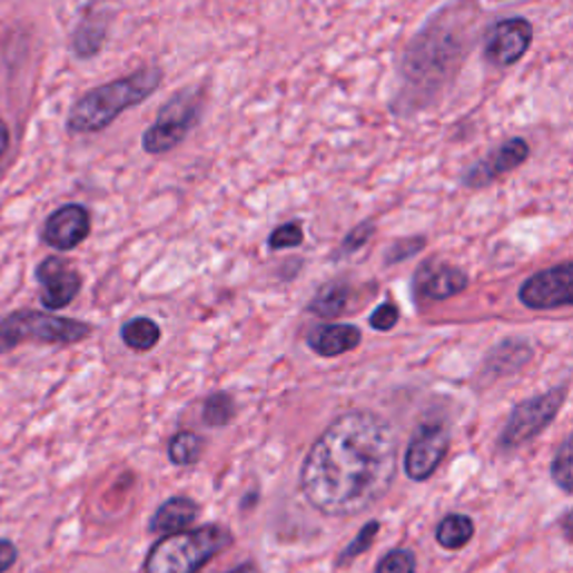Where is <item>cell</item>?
I'll list each match as a JSON object with an SVG mask.
<instances>
[{
    "label": "cell",
    "instance_id": "9a60e30c",
    "mask_svg": "<svg viewBox=\"0 0 573 573\" xmlns=\"http://www.w3.org/2000/svg\"><path fill=\"white\" fill-rule=\"evenodd\" d=\"M360 329L347 323L318 325L307 334V345L323 358H334L352 352L360 343Z\"/></svg>",
    "mask_w": 573,
    "mask_h": 573
},
{
    "label": "cell",
    "instance_id": "484cf974",
    "mask_svg": "<svg viewBox=\"0 0 573 573\" xmlns=\"http://www.w3.org/2000/svg\"><path fill=\"white\" fill-rule=\"evenodd\" d=\"M374 573H417V557L411 549H393L378 560Z\"/></svg>",
    "mask_w": 573,
    "mask_h": 573
},
{
    "label": "cell",
    "instance_id": "8992f818",
    "mask_svg": "<svg viewBox=\"0 0 573 573\" xmlns=\"http://www.w3.org/2000/svg\"><path fill=\"white\" fill-rule=\"evenodd\" d=\"M90 334L92 327L83 320L37 309H19L0 320V354L12 352L23 343L75 345L86 340Z\"/></svg>",
    "mask_w": 573,
    "mask_h": 573
},
{
    "label": "cell",
    "instance_id": "e0dca14e",
    "mask_svg": "<svg viewBox=\"0 0 573 573\" xmlns=\"http://www.w3.org/2000/svg\"><path fill=\"white\" fill-rule=\"evenodd\" d=\"M106 39H108V19L92 14L77 26L70 46L79 59H92L101 52Z\"/></svg>",
    "mask_w": 573,
    "mask_h": 573
},
{
    "label": "cell",
    "instance_id": "d6a6232c",
    "mask_svg": "<svg viewBox=\"0 0 573 573\" xmlns=\"http://www.w3.org/2000/svg\"><path fill=\"white\" fill-rule=\"evenodd\" d=\"M229 573H260V569H258L256 562H245V564H240L238 569L229 571Z\"/></svg>",
    "mask_w": 573,
    "mask_h": 573
},
{
    "label": "cell",
    "instance_id": "4dcf8cb0",
    "mask_svg": "<svg viewBox=\"0 0 573 573\" xmlns=\"http://www.w3.org/2000/svg\"><path fill=\"white\" fill-rule=\"evenodd\" d=\"M19 560V549L10 540H0V573L10 571Z\"/></svg>",
    "mask_w": 573,
    "mask_h": 573
},
{
    "label": "cell",
    "instance_id": "603a6c76",
    "mask_svg": "<svg viewBox=\"0 0 573 573\" xmlns=\"http://www.w3.org/2000/svg\"><path fill=\"white\" fill-rule=\"evenodd\" d=\"M234 417H236V402L229 393H216L205 402L202 419H205L207 426H211V428L218 426L220 428V426L231 424Z\"/></svg>",
    "mask_w": 573,
    "mask_h": 573
},
{
    "label": "cell",
    "instance_id": "5b68a950",
    "mask_svg": "<svg viewBox=\"0 0 573 573\" xmlns=\"http://www.w3.org/2000/svg\"><path fill=\"white\" fill-rule=\"evenodd\" d=\"M205 103H207V92L198 86H188L170 95L161 103L155 121L141 135L144 152L157 157L184 144L190 130L200 124Z\"/></svg>",
    "mask_w": 573,
    "mask_h": 573
},
{
    "label": "cell",
    "instance_id": "7402d4cb",
    "mask_svg": "<svg viewBox=\"0 0 573 573\" xmlns=\"http://www.w3.org/2000/svg\"><path fill=\"white\" fill-rule=\"evenodd\" d=\"M161 338V329L155 320L150 318H132L121 327V340L126 347L135 349V352H148L152 349Z\"/></svg>",
    "mask_w": 573,
    "mask_h": 573
},
{
    "label": "cell",
    "instance_id": "f1b7e54d",
    "mask_svg": "<svg viewBox=\"0 0 573 573\" xmlns=\"http://www.w3.org/2000/svg\"><path fill=\"white\" fill-rule=\"evenodd\" d=\"M426 247V238L417 236V238H402L397 243H393L386 251V265H395V263H404L413 256H417L419 251H424Z\"/></svg>",
    "mask_w": 573,
    "mask_h": 573
},
{
    "label": "cell",
    "instance_id": "2e32d148",
    "mask_svg": "<svg viewBox=\"0 0 573 573\" xmlns=\"http://www.w3.org/2000/svg\"><path fill=\"white\" fill-rule=\"evenodd\" d=\"M200 515V504L196 500H190L186 495H177L166 500L155 515L150 517V533H175V531H184L190 524H194Z\"/></svg>",
    "mask_w": 573,
    "mask_h": 573
},
{
    "label": "cell",
    "instance_id": "83f0119b",
    "mask_svg": "<svg viewBox=\"0 0 573 573\" xmlns=\"http://www.w3.org/2000/svg\"><path fill=\"white\" fill-rule=\"evenodd\" d=\"M374 234H376V225H374L372 220H365V223L356 225V227L345 236V240L340 243L336 256H343V258H345V256H352V254L360 251V249L372 240Z\"/></svg>",
    "mask_w": 573,
    "mask_h": 573
},
{
    "label": "cell",
    "instance_id": "4fadbf2b",
    "mask_svg": "<svg viewBox=\"0 0 573 573\" xmlns=\"http://www.w3.org/2000/svg\"><path fill=\"white\" fill-rule=\"evenodd\" d=\"M92 229L90 211L81 205H66L57 209L43 225V243L57 251L77 249Z\"/></svg>",
    "mask_w": 573,
    "mask_h": 573
},
{
    "label": "cell",
    "instance_id": "f546056e",
    "mask_svg": "<svg viewBox=\"0 0 573 573\" xmlns=\"http://www.w3.org/2000/svg\"><path fill=\"white\" fill-rule=\"evenodd\" d=\"M397 323H399V307L393 300L378 305L369 316V325L378 332H391Z\"/></svg>",
    "mask_w": 573,
    "mask_h": 573
},
{
    "label": "cell",
    "instance_id": "3957f363",
    "mask_svg": "<svg viewBox=\"0 0 573 573\" xmlns=\"http://www.w3.org/2000/svg\"><path fill=\"white\" fill-rule=\"evenodd\" d=\"M164 81L161 68H141L128 77L115 79L88 90L68 115V132L92 135L112 126L126 110L150 99Z\"/></svg>",
    "mask_w": 573,
    "mask_h": 573
},
{
    "label": "cell",
    "instance_id": "277c9868",
    "mask_svg": "<svg viewBox=\"0 0 573 573\" xmlns=\"http://www.w3.org/2000/svg\"><path fill=\"white\" fill-rule=\"evenodd\" d=\"M234 544V533L223 524L166 533L148 551L144 573H200L209 560Z\"/></svg>",
    "mask_w": 573,
    "mask_h": 573
},
{
    "label": "cell",
    "instance_id": "52a82bcc",
    "mask_svg": "<svg viewBox=\"0 0 573 573\" xmlns=\"http://www.w3.org/2000/svg\"><path fill=\"white\" fill-rule=\"evenodd\" d=\"M564 399H566V388H553L544 395H537L517 404L500 435V448L515 451L528 444L555 419Z\"/></svg>",
    "mask_w": 573,
    "mask_h": 573
},
{
    "label": "cell",
    "instance_id": "1f68e13d",
    "mask_svg": "<svg viewBox=\"0 0 573 573\" xmlns=\"http://www.w3.org/2000/svg\"><path fill=\"white\" fill-rule=\"evenodd\" d=\"M8 146H10V128H8V124L3 119H0V157L6 155Z\"/></svg>",
    "mask_w": 573,
    "mask_h": 573
},
{
    "label": "cell",
    "instance_id": "4316f807",
    "mask_svg": "<svg viewBox=\"0 0 573 573\" xmlns=\"http://www.w3.org/2000/svg\"><path fill=\"white\" fill-rule=\"evenodd\" d=\"M305 243V231L300 223H285L280 227H276L267 240L271 251H283V249H296Z\"/></svg>",
    "mask_w": 573,
    "mask_h": 573
},
{
    "label": "cell",
    "instance_id": "ba28073f",
    "mask_svg": "<svg viewBox=\"0 0 573 573\" xmlns=\"http://www.w3.org/2000/svg\"><path fill=\"white\" fill-rule=\"evenodd\" d=\"M535 28L524 17H508L495 21L484 37V61L493 68H511L531 50Z\"/></svg>",
    "mask_w": 573,
    "mask_h": 573
},
{
    "label": "cell",
    "instance_id": "d4e9b609",
    "mask_svg": "<svg viewBox=\"0 0 573 573\" xmlns=\"http://www.w3.org/2000/svg\"><path fill=\"white\" fill-rule=\"evenodd\" d=\"M378 528H381V522L369 520V522L358 531V535L340 551V555H338V560H336L338 566H347L352 560H356L358 555H363L365 551H369L374 537L378 535Z\"/></svg>",
    "mask_w": 573,
    "mask_h": 573
},
{
    "label": "cell",
    "instance_id": "cb8c5ba5",
    "mask_svg": "<svg viewBox=\"0 0 573 573\" xmlns=\"http://www.w3.org/2000/svg\"><path fill=\"white\" fill-rule=\"evenodd\" d=\"M571 460H573L571 437H564L551 462V480L555 482V486L562 488V493H571V480H573Z\"/></svg>",
    "mask_w": 573,
    "mask_h": 573
},
{
    "label": "cell",
    "instance_id": "7c38bea8",
    "mask_svg": "<svg viewBox=\"0 0 573 573\" xmlns=\"http://www.w3.org/2000/svg\"><path fill=\"white\" fill-rule=\"evenodd\" d=\"M37 280L43 287L41 303L50 312L72 305L83 287L81 274L59 256H48L46 260H41V265L37 267Z\"/></svg>",
    "mask_w": 573,
    "mask_h": 573
},
{
    "label": "cell",
    "instance_id": "ffe728a7",
    "mask_svg": "<svg viewBox=\"0 0 573 573\" xmlns=\"http://www.w3.org/2000/svg\"><path fill=\"white\" fill-rule=\"evenodd\" d=\"M205 453V439L194 431H179L168 442V457L175 466H194Z\"/></svg>",
    "mask_w": 573,
    "mask_h": 573
},
{
    "label": "cell",
    "instance_id": "8fae6325",
    "mask_svg": "<svg viewBox=\"0 0 573 573\" xmlns=\"http://www.w3.org/2000/svg\"><path fill=\"white\" fill-rule=\"evenodd\" d=\"M528 157H531L528 141L524 137H511L497 148H493L488 155L477 159L473 166H468L462 175V184L473 190L486 188L497 179H502L504 175L520 168Z\"/></svg>",
    "mask_w": 573,
    "mask_h": 573
},
{
    "label": "cell",
    "instance_id": "30bf717a",
    "mask_svg": "<svg viewBox=\"0 0 573 573\" xmlns=\"http://www.w3.org/2000/svg\"><path fill=\"white\" fill-rule=\"evenodd\" d=\"M451 448V435L444 424H422L406 451L404 468L413 482H426L442 466Z\"/></svg>",
    "mask_w": 573,
    "mask_h": 573
},
{
    "label": "cell",
    "instance_id": "5bb4252c",
    "mask_svg": "<svg viewBox=\"0 0 573 573\" xmlns=\"http://www.w3.org/2000/svg\"><path fill=\"white\" fill-rule=\"evenodd\" d=\"M468 287V276L448 263L428 260L417 269L415 276V292L417 296H426L431 300H446L457 296Z\"/></svg>",
    "mask_w": 573,
    "mask_h": 573
},
{
    "label": "cell",
    "instance_id": "44dd1931",
    "mask_svg": "<svg viewBox=\"0 0 573 573\" xmlns=\"http://www.w3.org/2000/svg\"><path fill=\"white\" fill-rule=\"evenodd\" d=\"M531 356H533L531 345H526L524 340H504L493 349L486 367L497 374H506V372L520 369Z\"/></svg>",
    "mask_w": 573,
    "mask_h": 573
},
{
    "label": "cell",
    "instance_id": "9c48e42d",
    "mask_svg": "<svg viewBox=\"0 0 573 573\" xmlns=\"http://www.w3.org/2000/svg\"><path fill=\"white\" fill-rule=\"evenodd\" d=\"M526 309L546 312L569 307L573 303V263H562L533 274L517 292Z\"/></svg>",
    "mask_w": 573,
    "mask_h": 573
},
{
    "label": "cell",
    "instance_id": "6da1fadb",
    "mask_svg": "<svg viewBox=\"0 0 573 573\" xmlns=\"http://www.w3.org/2000/svg\"><path fill=\"white\" fill-rule=\"evenodd\" d=\"M395 428L369 411L336 417L300 466L305 500L327 517H352L384 500L397 475Z\"/></svg>",
    "mask_w": 573,
    "mask_h": 573
},
{
    "label": "cell",
    "instance_id": "7a4b0ae2",
    "mask_svg": "<svg viewBox=\"0 0 573 573\" xmlns=\"http://www.w3.org/2000/svg\"><path fill=\"white\" fill-rule=\"evenodd\" d=\"M475 12L473 0H457L415 34L402 57V86L393 101V112L415 115L428 108L453 83L473 46Z\"/></svg>",
    "mask_w": 573,
    "mask_h": 573
},
{
    "label": "cell",
    "instance_id": "ac0fdd59",
    "mask_svg": "<svg viewBox=\"0 0 573 573\" xmlns=\"http://www.w3.org/2000/svg\"><path fill=\"white\" fill-rule=\"evenodd\" d=\"M349 303H352L349 285H345L340 280H332L316 292V296L312 298L307 309H309V314L320 316V318H336L349 309Z\"/></svg>",
    "mask_w": 573,
    "mask_h": 573
},
{
    "label": "cell",
    "instance_id": "d6986e66",
    "mask_svg": "<svg viewBox=\"0 0 573 573\" xmlns=\"http://www.w3.org/2000/svg\"><path fill=\"white\" fill-rule=\"evenodd\" d=\"M475 535V524L468 515L464 513H448L435 533V540L442 549L446 551H460L464 549Z\"/></svg>",
    "mask_w": 573,
    "mask_h": 573
}]
</instances>
